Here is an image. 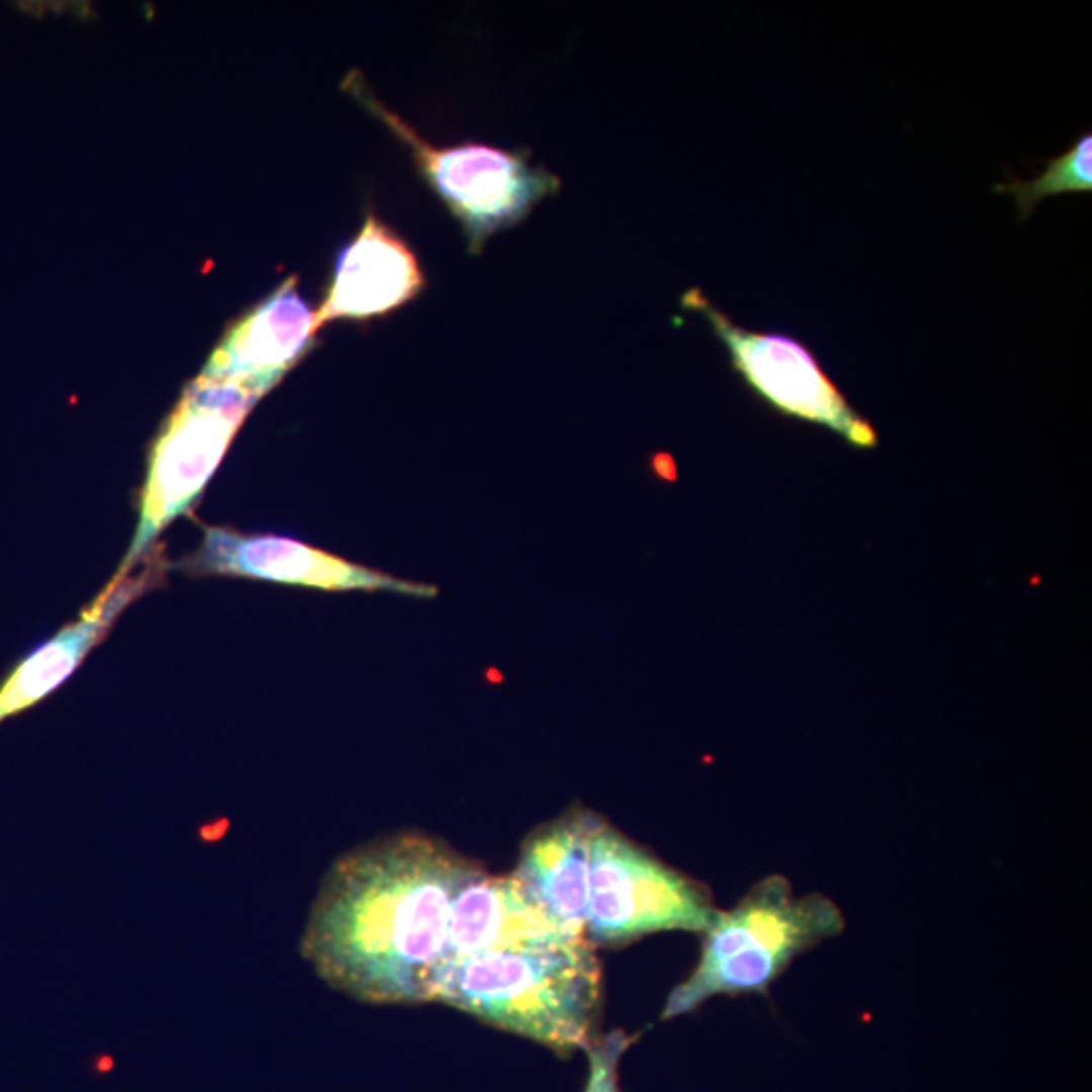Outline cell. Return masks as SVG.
I'll return each instance as SVG.
<instances>
[{
	"mask_svg": "<svg viewBox=\"0 0 1092 1092\" xmlns=\"http://www.w3.org/2000/svg\"><path fill=\"white\" fill-rule=\"evenodd\" d=\"M479 872L419 831L362 843L326 872L301 932V957L356 1001L427 1003L447 961L451 902Z\"/></svg>",
	"mask_w": 1092,
	"mask_h": 1092,
	"instance_id": "6da1fadb",
	"label": "cell"
},
{
	"mask_svg": "<svg viewBox=\"0 0 1092 1092\" xmlns=\"http://www.w3.org/2000/svg\"><path fill=\"white\" fill-rule=\"evenodd\" d=\"M431 1001L570 1056L597 1039L601 965L584 936L512 944L445 961Z\"/></svg>",
	"mask_w": 1092,
	"mask_h": 1092,
	"instance_id": "7a4b0ae2",
	"label": "cell"
},
{
	"mask_svg": "<svg viewBox=\"0 0 1092 1092\" xmlns=\"http://www.w3.org/2000/svg\"><path fill=\"white\" fill-rule=\"evenodd\" d=\"M839 906L821 892L797 896L770 874L732 908L718 910L702 932L700 959L665 999L661 1019L698 1009L716 995L766 993L803 952L843 932Z\"/></svg>",
	"mask_w": 1092,
	"mask_h": 1092,
	"instance_id": "3957f363",
	"label": "cell"
},
{
	"mask_svg": "<svg viewBox=\"0 0 1092 1092\" xmlns=\"http://www.w3.org/2000/svg\"><path fill=\"white\" fill-rule=\"evenodd\" d=\"M342 89L408 148L417 172L459 222L467 251L477 255L499 231L522 222L544 198L560 190V178L530 162L524 150L477 142L429 144L406 119L390 111L360 71H350Z\"/></svg>",
	"mask_w": 1092,
	"mask_h": 1092,
	"instance_id": "277c9868",
	"label": "cell"
},
{
	"mask_svg": "<svg viewBox=\"0 0 1092 1092\" xmlns=\"http://www.w3.org/2000/svg\"><path fill=\"white\" fill-rule=\"evenodd\" d=\"M257 402L239 386L198 376L184 388L152 443L138 524L119 574L142 562L160 532L192 508Z\"/></svg>",
	"mask_w": 1092,
	"mask_h": 1092,
	"instance_id": "5b68a950",
	"label": "cell"
},
{
	"mask_svg": "<svg viewBox=\"0 0 1092 1092\" xmlns=\"http://www.w3.org/2000/svg\"><path fill=\"white\" fill-rule=\"evenodd\" d=\"M720 908L710 890L601 819L593 837L584 938L623 946L663 930L704 932Z\"/></svg>",
	"mask_w": 1092,
	"mask_h": 1092,
	"instance_id": "8992f818",
	"label": "cell"
},
{
	"mask_svg": "<svg viewBox=\"0 0 1092 1092\" xmlns=\"http://www.w3.org/2000/svg\"><path fill=\"white\" fill-rule=\"evenodd\" d=\"M679 305L700 313L728 350L732 368L746 386L781 415L817 423L837 433L847 445L874 449L878 433L825 374L813 352L799 340L756 332L734 324L700 287H690Z\"/></svg>",
	"mask_w": 1092,
	"mask_h": 1092,
	"instance_id": "52a82bcc",
	"label": "cell"
},
{
	"mask_svg": "<svg viewBox=\"0 0 1092 1092\" xmlns=\"http://www.w3.org/2000/svg\"><path fill=\"white\" fill-rule=\"evenodd\" d=\"M176 566L190 574L241 576L322 590H388L423 599L437 595L433 584L396 578L301 540L241 534L224 526H204L200 546Z\"/></svg>",
	"mask_w": 1092,
	"mask_h": 1092,
	"instance_id": "ba28073f",
	"label": "cell"
},
{
	"mask_svg": "<svg viewBox=\"0 0 1092 1092\" xmlns=\"http://www.w3.org/2000/svg\"><path fill=\"white\" fill-rule=\"evenodd\" d=\"M315 342L313 311L297 291V275H289L229 326L198 378L239 386L261 400Z\"/></svg>",
	"mask_w": 1092,
	"mask_h": 1092,
	"instance_id": "9c48e42d",
	"label": "cell"
},
{
	"mask_svg": "<svg viewBox=\"0 0 1092 1092\" xmlns=\"http://www.w3.org/2000/svg\"><path fill=\"white\" fill-rule=\"evenodd\" d=\"M427 285L415 251L374 212L334 261V271L313 326L320 332L338 320L368 322L417 299Z\"/></svg>",
	"mask_w": 1092,
	"mask_h": 1092,
	"instance_id": "30bf717a",
	"label": "cell"
},
{
	"mask_svg": "<svg viewBox=\"0 0 1092 1092\" xmlns=\"http://www.w3.org/2000/svg\"><path fill=\"white\" fill-rule=\"evenodd\" d=\"M138 574L115 572L109 584L85 607L79 617L28 651L0 681V724L14 718L65 684L81 665L83 657L103 639L115 617L152 588L162 576V560H142Z\"/></svg>",
	"mask_w": 1092,
	"mask_h": 1092,
	"instance_id": "8fae6325",
	"label": "cell"
},
{
	"mask_svg": "<svg viewBox=\"0 0 1092 1092\" xmlns=\"http://www.w3.org/2000/svg\"><path fill=\"white\" fill-rule=\"evenodd\" d=\"M601 815L574 805L522 843L512 876L564 930L584 936L593 837Z\"/></svg>",
	"mask_w": 1092,
	"mask_h": 1092,
	"instance_id": "7c38bea8",
	"label": "cell"
},
{
	"mask_svg": "<svg viewBox=\"0 0 1092 1092\" xmlns=\"http://www.w3.org/2000/svg\"><path fill=\"white\" fill-rule=\"evenodd\" d=\"M508 876L479 872L467 880L451 902L447 961L522 942L572 938Z\"/></svg>",
	"mask_w": 1092,
	"mask_h": 1092,
	"instance_id": "4fadbf2b",
	"label": "cell"
},
{
	"mask_svg": "<svg viewBox=\"0 0 1092 1092\" xmlns=\"http://www.w3.org/2000/svg\"><path fill=\"white\" fill-rule=\"evenodd\" d=\"M1011 192L1019 220H1025L1035 210L1037 202L1045 196L1062 192H1090L1092 190V133H1080L1078 140L1066 152L1048 158L1045 170L1033 180H1019L1009 176V182L995 184V192Z\"/></svg>",
	"mask_w": 1092,
	"mask_h": 1092,
	"instance_id": "5bb4252c",
	"label": "cell"
},
{
	"mask_svg": "<svg viewBox=\"0 0 1092 1092\" xmlns=\"http://www.w3.org/2000/svg\"><path fill=\"white\" fill-rule=\"evenodd\" d=\"M633 1037L621 1029H613L584 1050L588 1058V1072L582 1092H621L619 1088V1064Z\"/></svg>",
	"mask_w": 1092,
	"mask_h": 1092,
	"instance_id": "9a60e30c",
	"label": "cell"
}]
</instances>
